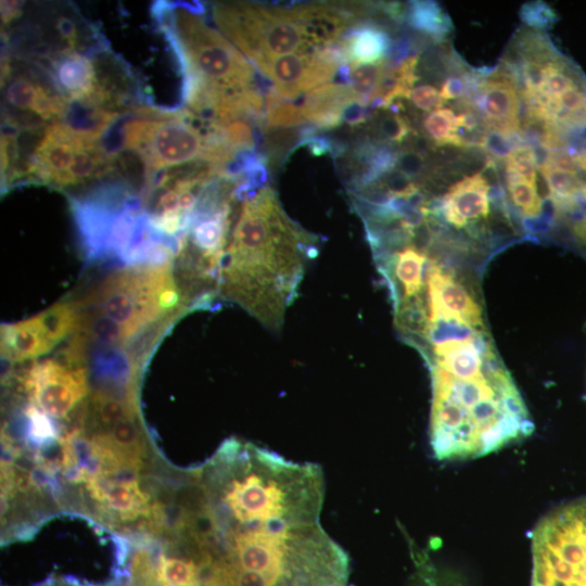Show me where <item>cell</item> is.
<instances>
[{"label":"cell","instance_id":"603a6c76","mask_svg":"<svg viewBox=\"0 0 586 586\" xmlns=\"http://www.w3.org/2000/svg\"><path fill=\"white\" fill-rule=\"evenodd\" d=\"M141 442V432L132 415L107 428V434L100 436L97 443L115 457L117 451L122 459L133 460L142 448Z\"/></svg>","mask_w":586,"mask_h":586},{"label":"cell","instance_id":"277c9868","mask_svg":"<svg viewBox=\"0 0 586 586\" xmlns=\"http://www.w3.org/2000/svg\"><path fill=\"white\" fill-rule=\"evenodd\" d=\"M212 14L219 29L256 69L272 59L317 49L310 34V3L222 2L212 5Z\"/></svg>","mask_w":586,"mask_h":586},{"label":"cell","instance_id":"d6986e66","mask_svg":"<svg viewBox=\"0 0 586 586\" xmlns=\"http://www.w3.org/2000/svg\"><path fill=\"white\" fill-rule=\"evenodd\" d=\"M341 39L347 44L349 64H373L386 58L392 43L390 30L371 18L352 26Z\"/></svg>","mask_w":586,"mask_h":586},{"label":"cell","instance_id":"ba28073f","mask_svg":"<svg viewBox=\"0 0 586 586\" xmlns=\"http://www.w3.org/2000/svg\"><path fill=\"white\" fill-rule=\"evenodd\" d=\"M429 323L456 322L476 330H486L483 310L466 283L457 275L429 258L426 270Z\"/></svg>","mask_w":586,"mask_h":586},{"label":"cell","instance_id":"d590c367","mask_svg":"<svg viewBox=\"0 0 586 586\" xmlns=\"http://www.w3.org/2000/svg\"><path fill=\"white\" fill-rule=\"evenodd\" d=\"M373 115L372 110L369 106L364 105L358 100L347 103L342 112L343 122L352 127H360Z\"/></svg>","mask_w":586,"mask_h":586},{"label":"cell","instance_id":"5bb4252c","mask_svg":"<svg viewBox=\"0 0 586 586\" xmlns=\"http://www.w3.org/2000/svg\"><path fill=\"white\" fill-rule=\"evenodd\" d=\"M378 257L390 282L395 305L425 295L424 273L428 270L425 265L429 263L425 252L408 244L391 254H379Z\"/></svg>","mask_w":586,"mask_h":586},{"label":"cell","instance_id":"7a4b0ae2","mask_svg":"<svg viewBox=\"0 0 586 586\" xmlns=\"http://www.w3.org/2000/svg\"><path fill=\"white\" fill-rule=\"evenodd\" d=\"M430 371V444L436 459L479 458L532 433L528 411L500 358L471 373Z\"/></svg>","mask_w":586,"mask_h":586},{"label":"cell","instance_id":"f546056e","mask_svg":"<svg viewBox=\"0 0 586 586\" xmlns=\"http://www.w3.org/2000/svg\"><path fill=\"white\" fill-rule=\"evenodd\" d=\"M537 166L532 145L522 143L505 161V174L513 175L536 184Z\"/></svg>","mask_w":586,"mask_h":586},{"label":"cell","instance_id":"836d02e7","mask_svg":"<svg viewBox=\"0 0 586 586\" xmlns=\"http://www.w3.org/2000/svg\"><path fill=\"white\" fill-rule=\"evenodd\" d=\"M415 107L425 112L441 109L444 101L440 91L431 85H419L412 88L409 97Z\"/></svg>","mask_w":586,"mask_h":586},{"label":"cell","instance_id":"d4e9b609","mask_svg":"<svg viewBox=\"0 0 586 586\" xmlns=\"http://www.w3.org/2000/svg\"><path fill=\"white\" fill-rule=\"evenodd\" d=\"M348 86L355 92L359 102L369 106L377 98L380 84L388 68L386 59L373 64H349Z\"/></svg>","mask_w":586,"mask_h":586},{"label":"cell","instance_id":"83f0119b","mask_svg":"<svg viewBox=\"0 0 586 586\" xmlns=\"http://www.w3.org/2000/svg\"><path fill=\"white\" fill-rule=\"evenodd\" d=\"M424 137L436 148L455 146L456 115L450 109H437L428 113L422 120Z\"/></svg>","mask_w":586,"mask_h":586},{"label":"cell","instance_id":"e575fe53","mask_svg":"<svg viewBox=\"0 0 586 586\" xmlns=\"http://www.w3.org/2000/svg\"><path fill=\"white\" fill-rule=\"evenodd\" d=\"M560 221H564L569 225L574 243L586 256V213L572 209L566 213Z\"/></svg>","mask_w":586,"mask_h":586},{"label":"cell","instance_id":"8fae6325","mask_svg":"<svg viewBox=\"0 0 586 586\" xmlns=\"http://www.w3.org/2000/svg\"><path fill=\"white\" fill-rule=\"evenodd\" d=\"M44 69L56 91L68 102L104 107L115 102L100 84L88 56L65 48L48 56Z\"/></svg>","mask_w":586,"mask_h":586},{"label":"cell","instance_id":"4dcf8cb0","mask_svg":"<svg viewBox=\"0 0 586 586\" xmlns=\"http://www.w3.org/2000/svg\"><path fill=\"white\" fill-rule=\"evenodd\" d=\"M92 404L98 420L106 428L133 415L126 402L102 393L93 397Z\"/></svg>","mask_w":586,"mask_h":586},{"label":"cell","instance_id":"52a82bcc","mask_svg":"<svg viewBox=\"0 0 586 586\" xmlns=\"http://www.w3.org/2000/svg\"><path fill=\"white\" fill-rule=\"evenodd\" d=\"M492 204L491 184L480 171L453 183L440 199L428 200L426 207L446 227L477 238L485 233Z\"/></svg>","mask_w":586,"mask_h":586},{"label":"cell","instance_id":"7c38bea8","mask_svg":"<svg viewBox=\"0 0 586 586\" xmlns=\"http://www.w3.org/2000/svg\"><path fill=\"white\" fill-rule=\"evenodd\" d=\"M337 69L317 49L276 58L258 68L272 82L275 91L286 101L297 99L319 84H327Z\"/></svg>","mask_w":586,"mask_h":586},{"label":"cell","instance_id":"9a60e30c","mask_svg":"<svg viewBox=\"0 0 586 586\" xmlns=\"http://www.w3.org/2000/svg\"><path fill=\"white\" fill-rule=\"evenodd\" d=\"M55 344L39 314L1 328V353L9 360L36 358L51 351Z\"/></svg>","mask_w":586,"mask_h":586},{"label":"cell","instance_id":"ac0fdd59","mask_svg":"<svg viewBox=\"0 0 586 586\" xmlns=\"http://www.w3.org/2000/svg\"><path fill=\"white\" fill-rule=\"evenodd\" d=\"M230 205L208 215H189L188 225L192 226L191 240L194 249L213 270L224 256V245L229 229Z\"/></svg>","mask_w":586,"mask_h":586},{"label":"cell","instance_id":"5b68a950","mask_svg":"<svg viewBox=\"0 0 586 586\" xmlns=\"http://www.w3.org/2000/svg\"><path fill=\"white\" fill-rule=\"evenodd\" d=\"M178 302L169 266H133L110 275L86 300L97 318L115 324L124 340L150 324Z\"/></svg>","mask_w":586,"mask_h":586},{"label":"cell","instance_id":"3957f363","mask_svg":"<svg viewBox=\"0 0 586 586\" xmlns=\"http://www.w3.org/2000/svg\"><path fill=\"white\" fill-rule=\"evenodd\" d=\"M163 33L184 71V82H202L225 93L257 86V69L201 14L202 4H161Z\"/></svg>","mask_w":586,"mask_h":586},{"label":"cell","instance_id":"74e56055","mask_svg":"<svg viewBox=\"0 0 586 586\" xmlns=\"http://www.w3.org/2000/svg\"><path fill=\"white\" fill-rule=\"evenodd\" d=\"M22 2L20 1H1V21L8 24L18 17L22 13Z\"/></svg>","mask_w":586,"mask_h":586},{"label":"cell","instance_id":"44dd1931","mask_svg":"<svg viewBox=\"0 0 586 586\" xmlns=\"http://www.w3.org/2000/svg\"><path fill=\"white\" fill-rule=\"evenodd\" d=\"M405 23L436 43L446 39L454 29L450 17L435 1L408 2Z\"/></svg>","mask_w":586,"mask_h":586},{"label":"cell","instance_id":"e0dca14e","mask_svg":"<svg viewBox=\"0 0 586 586\" xmlns=\"http://www.w3.org/2000/svg\"><path fill=\"white\" fill-rule=\"evenodd\" d=\"M354 100L358 99L348 85L328 82L307 91L300 106L308 123L329 130L342 125L343 109Z\"/></svg>","mask_w":586,"mask_h":586},{"label":"cell","instance_id":"4316f807","mask_svg":"<svg viewBox=\"0 0 586 586\" xmlns=\"http://www.w3.org/2000/svg\"><path fill=\"white\" fill-rule=\"evenodd\" d=\"M371 125L372 139L391 145L407 142L415 133L410 120L399 112L387 110L383 114H374Z\"/></svg>","mask_w":586,"mask_h":586},{"label":"cell","instance_id":"7402d4cb","mask_svg":"<svg viewBox=\"0 0 586 586\" xmlns=\"http://www.w3.org/2000/svg\"><path fill=\"white\" fill-rule=\"evenodd\" d=\"M92 487L98 497L105 499L109 507L125 519H131L141 513L146 504V497L133 481L112 483L105 487L92 485Z\"/></svg>","mask_w":586,"mask_h":586},{"label":"cell","instance_id":"30bf717a","mask_svg":"<svg viewBox=\"0 0 586 586\" xmlns=\"http://www.w3.org/2000/svg\"><path fill=\"white\" fill-rule=\"evenodd\" d=\"M26 387L44 413L62 418L86 395L87 381L82 368L44 360L29 370Z\"/></svg>","mask_w":586,"mask_h":586},{"label":"cell","instance_id":"9c48e42d","mask_svg":"<svg viewBox=\"0 0 586 586\" xmlns=\"http://www.w3.org/2000/svg\"><path fill=\"white\" fill-rule=\"evenodd\" d=\"M461 105L476 111L485 128L522 132L519 86L512 73L500 63L486 69L473 95L461 100Z\"/></svg>","mask_w":586,"mask_h":586},{"label":"cell","instance_id":"6da1fadb","mask_svg":"<svg viewBox=\"0 0 586 586\" xmlns=\"http://www.w3.org/2000/svg\"><path fill=\"white\" fill-rule=\"evenodd\" d=\"M318 238L293 222L264 187L244 201L222 268V292L265 326H281Z\"/></svg>","mask_w":586,"mask_h":586},{"label":"cell","instance_id":"484cf974","mask_svg":"<svg viewBox=\"0 0 586 586\" xmlns=\"http://www.w3.org/2000/svg\"><path fill=\"white\" fill-rule=\"evenodd\" d=\"M265 127L267 129L295 128L306 125L300 105L282 99L273 89V86L265 94Z\"/></svg>","mask_w":586,"mask_h":586},{"label":"cell","instance_id":"8992f818","mask_svg":"<svg viewBox=\"0 0 586 586\" xmlns=\"http://www.w3.org/2000/svg\"><path fill=\"white\" fill-rule=\"evenodd\" d=\"M119 148L139 156L149 186L160 170L205 162L207 151L205 132L188 110L173 117L128 120L120 130Z\"/></svg>","mask_w":586,"mask_h":586},{"label":"cell","instance_id":"8d00e7d4","mask_svg":"<svg viewBox=\"0 0 586 586\" xmlns=\"http://www.w3.org/2000/svg\"><path fill=\"white\" fill-rule=\"evenodd\" d=\"M28 416L31 423V432L35 436L46 438L53 434L49 420L36 408L30 407Z\"/></svg>","mask_w":586,"mask_h":586},{"label":"cell","instance_id":"cb8c5ba5","mask_svg":"<svg viewBox=\"0 0 586 586\" xmlns=\"http://www.w3.org/2000/svg\"><path fill=\"white\" fill-rule=\"evenodd\" d=\"M505 181L511 203L517 213L522 217V221L542 217L549 218L545 215V200L538 194L536 184L509 174H505Z\"/></svg>","mask_w":586,"mask_h":586},{"label":"cell","instance_id":"1f68e13d","mask_svg":"<svg viewBox=\"0 0 586 586\" xmlns=\"http://www.w3.org/2000/svg\"><path fill=\"white\" fill-rule=\"evenodd\" d=\"M429 156L408 143L398 149L395 168L419 183L429 168Z\"/></svg>","mask_w":586,"mask_h":586},{"label":"cell","instance_id":"f1b7e54d","mask_svg":"<svg viewBox=\"0 0 586 586\" xmlns=\"http://www.w3.org/2000/svg\"><path fill=\"white\" fill-rule=\"evenodd\" d=\"M160 578L168 586H201L199 564L192 560L162 557Z\"/></svg>","mask_w":586,"mask_h":586},{"label":"cell","instance_id":"4fadbf2b","mask_svg":"<svg viewBox=\"0 0 586 586\" xmlns=\"http://www.w3.org/2000/svg\"><path fill=\"white\" fill-rule=\"evenodd\" d=\"M85 140L88 139L74 133L61 120L48 125L30 154L25 175L63 187L76 151Z\"/></svg>","mask_w":586,"mask_h":586},{"label":"cell","instance_id":"d6a6232c","mask_svg":"<svg viewBox=\"0 0 586 586\" xmlns=\"http://www.w3.org/2000/svg\"><path fill=\"white\" fill-rule=\"evenodd\" d=\"M519 15L525 25L542 31L550 28L557 20L555 11L543 1L524 3L520 9Z\"/></svg>","mask_w":586,"mask_h":586},{"label":"cell","instance_id":"2e32d148","mask_svg":"<svg viewBox=\"0 0 586 586\" xmlns=\"http://www.w3.org/2000/svg\"><path fill=\"white\" fill-rule=\"evenodd\" d=\"M5 100L14 109L29 111L42 119H62L69 107V103L56 90L25 75L11 80L5 90Z\"/></svg>","mask_w":586,"mask_h":586},{"label":"cell","instance_id":"ffe728a7","mask_svg":"<svg viewBox=\"0 0 586 586\" xmlns=\"http://www.w3.org/2000/svg\"><path fill=\"white\" fill-rule=\"evenodd\" d=\"M419 54H413L396 66L387 68L377 93L369 105L372 111L386 110L400 99H409L415 82L418 80L417 66Z\"/></svg>","mask_w":586,"mask_h":586}]
</instances>
